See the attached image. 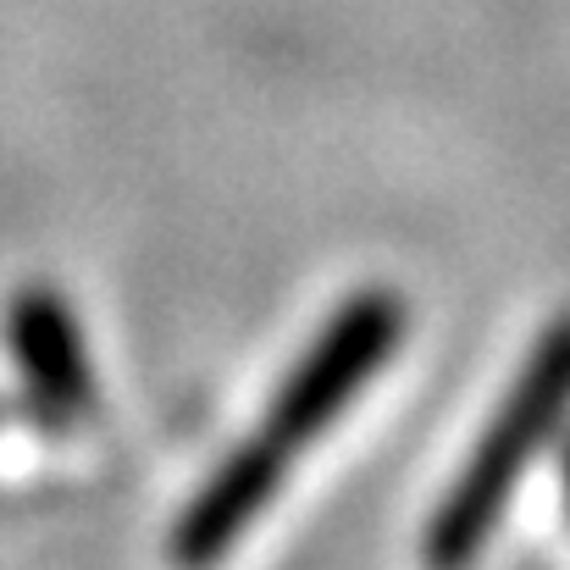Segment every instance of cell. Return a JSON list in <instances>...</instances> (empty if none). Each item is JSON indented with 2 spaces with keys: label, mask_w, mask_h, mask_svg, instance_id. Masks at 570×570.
Listing matches in <instances>:
<instances>
[{
  "label": "cell",
  "mask_w": 570,
  "mask_h": 570,
  "mask_svg": "<svg viewBox=\"0 0 570 570\" xmlns=\"http://www.w3.org/2000/svg\"><path fill=\"white\" fill-rule=\"evenodd\" d=\"M11 355L50 415H78L89 404V355L78 344L67 305L50 288H28L11 305Z\"/></svg>",
  "instance_id": "cell-4"
},
{
  "label": "cell",
  "mask_w": 570,
  "mask_h": 570,
  "mask_svg": "<svg viewBox=\"0 0 570 570\" xmlns=\"http://www.w3.org/2000/svg\"><path fill=\"white\" fill-rule=\"evenodd\" d=\"M560 482H566V504H570V443H566V460H560Z\"/></svg>",
  "instance_id": "cell-5"
},
{
  "label": "cell",
  "mask_w": 570,
  "mask_h": 570,
  "mask_svg": "<svg viewBox=\"0 0 570 570\" xmlns=\"http://www.w3.org/2000/svg\"><path fill=\"white\" fill-rule=\"evenodd\" d=\"M404 338V299L387 288H366L333 311V322L316 333V344L288 366L266 410V438H277L288 454L311 449L387 366V355Z\"/></svg>",
  "instance_id": "cell-2"
},
{
  "label": "cell",
  "mask_w": 570,
  "mask_h": 570,
  "mask_svg": "<svg viewBox=\"0 0 570 570\" xmlns=\"http://www.w3.org/2000/svg\"><path fill=\"white\" fill-rule=\"evenodd\" d=\"M283 476H288V449L266 432L244 438L222 465L216 476L194 493V504L184 510L167 554L178 570H216L227 560V549L272 510V499L283 493Z\"/></svg>",
  "instance_id": "cell-3"
},
{
  "label": "cell",
  "mask_w": 570,
  "mask_h": 570,
  "mask_svg": "<svg viewBox=\"0 0 570 570\" xmlns=\"http://www.w3.org/2000/svg\"><path fill=\"white\" fill-rule=\"evenodd\" d=\"M570 415V316H560L532 361L521 366V377L510 382L504 404L493 410L488 432L476 438V449L465 454L454 488L438 499L426 532H421V566L426 570H471L482 560V549L493 543L510 493L521 482V471L543 454V443L560 432Z\"/></svg>",
  "instance_id": "cell-1"
}]
</instances>
